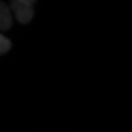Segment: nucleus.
Returning <instances> with one entry per match:
<instances>
[{
    "label": "nucleus",
    "mask_w": 132,
    "mask_h": 132,
    "mask_svg": "<svg viewBox=\"0 0 132 132\" xmlns=\"http://www.w3.org/2000/svg\"><path fill=\"white\" fill-rule=\"evenodd\" d=\"M34 0H13L11 8L15 13L16 19L22 24L29 23L34 15Z\"/></svg>",
    "instance_id": "f257e3e1"
},
{
    "label": "nucleus",
    "mask_w": 132,
    "mask_h": 132,
    "mask_svg": "<svg viewBox=\"0 0 132 132\" xmlns=\"http://www.w3.org/2000/svg\"><path fill=\"white\" fill-rule=\"evenodd\" d=\"M12 17L7 5L0 1V30L6 31L11 27Z\"/></svg>",
    "instance_id": "f03ea898"
},
{
    "label": "nucleus",
    "mask_w": 132,
    "mask_h": 132,
    "mask_svg": "<svg viewBox=\"0 0 132 132\" xmlns=\"http://www.w3.org/2000/svg\"><path fill=\"white\" fill-rule=\"evenodd\" d=\"M11 40L0 34V54L7 53L11 49Z\"/></svg>",
    "instance_id": "7ed1b4c3"
}]
</instances>
